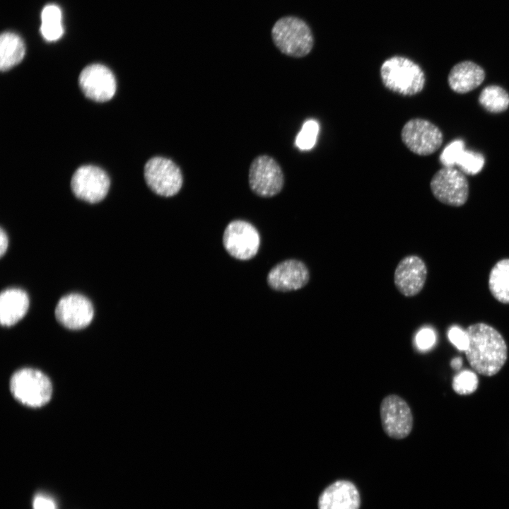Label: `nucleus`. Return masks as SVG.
Wrapping results in <instances>:
<instances>
[{
  "mask_svg": "<svg viewBox=\"0 0 509 509\" xmlns=\"http://www.w3.org/2000/svg\"><path fill=\"white\" fill-rule=\"evenodd\" d=\"M466 330L469 344L464 352L470 365L485 376L498 373L508 356L503 337L496 329L484 323L472 324Z\"/></svg>",
  "mask_w": 509,
  "mask_h": 509,
  "instance_id": "f257e3e1",
  "label": "nucleus"
},
{
  "mask_svg": "<svg viewBox=\"0 0 509 509\" xmlns=\"http://www.w3.org/2000/svg\"><path fill=\"white\" fill-rule=\"evenodd\" d=\"M380 71L385 87L395 93L411 96L419 93L424 88L423 71L406 57L394 56L386 59Z\"/></svg>",
  "mask_w": 509,
  "mask_h": 509,
  "instance_id": "f03ea898",
  "label": "nucleus"
},
{
  "mask_svg": "<svg viewBox=\"0 0 509 509\" xmlns=\"http://www.w3.org/2000/svg\"><path fill=\"white\" fill-rule=\"evenodd\" d=\"M271 35L276 47L287 56L305 57L313 47V37L310 28L296 17L288 16L279 19L274 24Z\"/></svg>",
  "mask_w": 509,
  "mask_h": 509,
  "instance_id": "7ed1b4c3",
  "label": "nucleus"
},
{
  "mask_svg": "<svg viewBox=\"0 0 509 509\" xmlns=\"http://www.w3.org/2000/svg\"><path fill=\"white\" fill-rule=\"evenodd\" d=\"M10 390L16 400L30 407H40L51 399L52 387L49 378L41 371L23 368L10 381Z\"/></svg>",
  "mask_w": 509,
  "mask_h": 509,
  "instance_id": "20e7f679",
  "label": "nucleus"
},
{
  "mask_svg": "<svg viewBox=\"0 0 509 509\" xmlns=\"http://www.w3.org/2000/svg\"><path fill=\"white\" fill-rule=\"evenodd\" d=\"M148 187L156 194L169 197L180 190L183 178L177 164L169 158L156 156L149 159L144 170Z\"/></svg>",
  "mask_w": 509,
  "mask_h": 509,
  "instance_id": "39448f33",
  "label": "nucleus"
},
{
  "mask_svg": "<svg viewBox=\"0 0 509 509\" xmlns=\"http://www.w3.org/2000/svg\"><path fill=\"white\" fill-rule=\"evenodd\" d=\"M381 424L386 435L393 439L406 438L413 428L414 419L407 402L394 394L385 397L380 406Z\"/></svg>",
  "mask_w": 509,
  "mask_h": 509,
  "instance_id": "423d86ee",
  "label": "nucleus"
},
{
  "mask_svg": "<svg viewBox=\"0 0 509 509\" xmlns=\"http://www.w3.org/2000/svg\"><path fill=\"white\" fill-rule=\"evenodd\" d=\"M223 245L226 252L239 260H249L257 253L260 236L250 223L235 220L226 226L223 235Z\"/></svg>",
  "mask_w": 509,
  "mask_h": 509,
  "instance_id": "0eeeda50",
  "label": "nucleus"
},
{
  "mask_svg": "<svg viewBox=\"0 0 509 509\" xmlns=\"http://www.w3.org/2000/svg\"><path fill=\"white\" fill-rule=\"evenodd\" d=\"M401 138L404 145L414 153L428 156L441 146L443 136L440 129L430 121L414 118L404 125Z\"/></svg>",
  "mask_w": 509,
  "mask_h": 509,
  "instance_id": "6e6552de",
  "label": "nucleus"
},
{
  "mask_svg": "<svg viewBox=\"0 0 509 509\" xmlns=\"http://www.w3.org/2000/svg\"><path fill=\"white\" fill-rule=\"evenodd\" d=\"M430 187L440 202L452 206L465 204L469 196V183L464 174L454 168L443 167L433 176Z\"/></svg>",
  "mask_w": 509,
  "mask_h": 509,
  "instance_id": "1a4fd4ad",
  "label": "nucleus"
},
{
  "mask_svg": "<svg viewBox=\"0 0 509 509\" xmlns=\"http://www.w3.org/2000/svg\"><path fill=\"white\" fill-rule=\"evenodd\" d=\"M249 185L252 191L262 197H271L279 194L284 183L282 170L279 163L266 155L255 158L249 170Z\"/></svg>",
  "mask_w": 509,
  "mask_h": 509,
  "instance_id": "9d476101",
  "label": "nucleus"
},
{
  "mask_svg": "<svg viewBox=\"0 0 509 509\" xmlns=\"http://www.w3.org/2000/svg\"><path fill=\"white\" fill-rule=\"evenodd\" d=\"M110 180L107 174L95 165H83L74 173L71 188L78 199L88 203H97L107 194Z\"/></svg>",
  "mask_w": 509,
  "mask_h": 509,
  "instance_id": "9b49d317",
  "label": "nucleus"
},
{
  "mask_svg": "<svg viewBox=\"0 0 509 509\" xmlns=\"http://www.w3.org/2000/svg\"><path fill=\"white\" fill-rule=\"evenodd\" d=\"M79 86L84 95L96 102L110 100L116 92V81L107 66L94 64L85 67L78 77Z\"/></svg>",
  "mask_w": 509,
  "mask_h": 509,
  "instance_id": "f8f14e48",
  "label": "nucleus"
},
{
  "mask_svg": "<svg viewBox=\"0 0 509 509\" xmlns=\"http://www.w3.org/2000/svg\"><path fill=\"white\" fill-rule=\"evenodd\" d=\"M310 280L306 264L298 259H289L275 265L268 273L267 281L272 289L280 292L299 290Z\"/></svg>",
  "mask_w": 509,
  "mask_h": 509,
  "instance_id": "ddd939ff",
  "label": "nucleus"
},
{
  "mask_svg": "<svg viewBox=\"0 0 509 509\" xmlns=\"http://www.w3.org/2000/svg\"><path fill=\"white\" fill-rule=\"evenodd\" d=\"M94 310L91 302L85 296L71 293L62 297L55 308V317L64 327L80 329L87 327L93 320Z\"/></svg>",
  "mask_w": 509,
  "mask_h": 509,
  "instance_id": "4468645a",
  "label": "nucleus"
},
{
  "mask_svg": "<svg viewBox=\"0 0 509 509\" xmlns=\"http://www.w3.org/2000/svg\"><path fill=\"white\" fill-rule=\"evenodd\" d=\"M427 277V267L423 260L416 255H408L398 263L394 273L397 289L406 297L419 294Z\"/></svg>",
  "mask_w": 509,
  "mask_h": 509,
  "instance_id": "2eb2a0df",
  "label": "nucleus"
},
{
  "mask_svg": "<svg viewBox=\"0 0 509 509\" xmlns=\"http://www.w3.org/2000/svg\"><path fill=\"white\" fill-rule=\"evenodd\" d=\"M440 161L447 168L457 165L464 174L470 175L480 172L485 163L483 155L465 149L464 142L461 139H456L445 146L440 156Z\"/></svg>",
  "mask_w": 509,
  "mask_h": 509,
  "instance_id": "dca6fc26",
  "label": "nucleus"
},
{
  "mask_svg": "<svg viewBox=\"0 0 509 509\" xmlns=\"http://www.w3.org/2000/svg\"><path fill=\"white\" fill-rule=\"evenodd\" d=\"M361 498L356 486L347 480L328 486L318 499V509H359Z\"/></svg>",
  "mask_w": 509,
  "mask_h": 509,
  "instance_id": "f3484780",
  "label": "nucleus"
},
{
  "mask_svg": "<svg viewBox=\"0 0 509 509\" xmlns=\"http://www.w3.org/2000/svg\"><path fill=\"white\" fill-rule=\"evenodd\" d=\"M484 78L485 71L482 67L473 62L464 61L451 69L447 81L454 92L464 94L479 87Z\"/></svg>",
  "mask_w": 509,
  "mask_h": 509,
  "instance_id": "a211bd4d",
  "label": "nucleus"
},
{
  "mask_svg": "<svg viewBox=\"0 0 509 509\" xmlns=\"http://www.w3.org/2000/svg\"><path fill=\"white\" fill-rule=\"evenodd\" d=\"M29 308L28 294L19 288H8L0 296V322L3 326H12L21 320Z\"/></svg>",
  "mask_w": 509,
  "mask_h": 509,
  "instance_id": "6ab92c4d",
  "label": "nucleus"
},
{
  "mask_svg": "<svg viewBox=\"0 0 509 509\" xmlns=\"http://www.w3.org/2000/svg\"><path fill=\"white\" fill-rule=\"evenodd\" d=\"M25 47L16 34L5 32L0 37V69L6 71L18 64L23 59Z\"/></svg>",
  "mask_w": 509,
  "mask_h": 509,
  "instance_id": "aec40b11",
  "label": "nucleus"
},
{
  "mask_svg": "<svg viewBox=\"0 0 509 509\" xmlns=\"http://www.w3.org/2000/svg\"><path fill=\"white\" fill-rule=\"evenodd\" d=\"M488 287L499 302L509 303V259L498 262L491 271Z\"/></svg>",
  "mask_w": 509,
  "mask_h": 509,
  "instance_id": "412c9836",
  "label": "nucleus"
},
{
  "mask_svg": "<svg viewBox=\"0 0 509 509\" xmlns=\"http://www.w3.org/2000/svg\"><path fill=\"white\" fill-rule=\"evenodd\" d=\"M62 19V11L59 6L49 4L44 7L41 13L40 33L47 41H56L62 36L64 28Z\"/></svg>",
  "mask_w": 509,
  "mask_h": 509,
  "instance_id": "4be33fe9",
  "label": "nucleus"
},
{
  "mask_svg": "<svg viewBox=\"0 0 509 509\" xmlns=\"http://www.w3.org/2000/svg\"><path fill=\"white\" fill-rule=\"evenodd\" d=\"M479 102L489 112H503L509 107V94L502 87L491 85L482 90Z\"/></svg>",
  "mask_w": 509,
  "mask_h": 509,
  "instance_id": "5701e85b",
  "label": "nucleus"
},
{
  "mask_svg": "<svg viewBox=\"0 0 509 509\" xmlns=\"http://www.w3.org/2000/svg\"><path fill=\"white\" fill-rule=\"evenodd\" d=\"M319 129V124L316 120L308 119L305 122L296 138V146L301 151L312 148L316 144Z\"/></svg>",
  "mask_w": 509,
  "mask_h": 509,
  "instance_id": "b1692460",
  "label": "nucleus"
},
{
  "mask_svg": "<svg viewBox=\"0 0 509 509\" xmlns=\"http://www.w3.org/2000/svg\"><path fill=\"white\" fill-rule=\"evenodd\" d=\"M479 384L476 375L468 370L457 374L452 381V388L459 394H470L476 391Z\"/></svg>",
  "mask_w": 509,
  "mask_h": 509,
  "instance_id": "393cba45",
  "label": "nucleus"
},
{
  "mask_svg": "<svg viewBox=\"0 0 509 509\" xmlns=\"http://www.w3.org/2000/svg\"><path fill=\"white\" fill-rule=\"evenodd\" d=\"M447 337L458 350L465 351L467 349L469 337L467 330L458 326H452L447 332Z\"/></svg>",
  "mask_w": 509,
  "mask_h": 509,
  "instance_id": "a878e982",
  "label": "nucleus"
},
{
  "mask_svg": "<svg viewBox=\"0 0 509 509\" xmlns=\"http://www.w3.org/2000/svg\"><path fill=\"white\" fill-rule=\"evenodd\" d=\"M415 339L418 348L420 350L426 351L435 344L436 337L432 329L426 327L417 333Z\"/></svg>",
  "mask_w": 509,
  "mask_h": 509,
  "instance_id": "bb28decb",
  "label": "nucleus"
},
{
  "mask_svg": "<svg viewBox=\"0 0 509 509\" xmlns=\"http://www.w3.org/2000/svg\"><path fill=\"white\" fill-rule=\"evenodd\" d=\"M34 509H56L54 502L42 496L36 497L33 502Z\"/></svg>",
  "mask_w": 509,
  "mask_h": 509,
  "instance_id": "cd10ccee",
  "label": "nucleus"
},
{
  "mask_svg": "<svg viewBox=\"0 0 509 509\" xmlns=\"http://www.w3.org/2000/svg\"><path fill=\"white\" fill-rule=\"evenodd\" d=\"M8 239L6 233L1 228L0 230V255L2 257L6 252Z\"/></svg>",
  "mask_w": 509,
  "mask_h": 509,
  "instance_id": "c85d7f7f",
  "label": "nucleus"
},
{
  "mask_svg": "<svg viewBox=\"0 0 509 509\" xmlns=\"http://www.w3.org/2000/svg\"><path fill=\"white\" fill-rule=\"evenodd\" d=\"M462 360L460 357L455 358L451 361V366L455 370H458L462 367Z\"/></svg>",
  "mask_w": 509,
  "mask_h": 509,
  "instance_id": "c756f323",
  "label": "nucleus"
}]
</instances>
